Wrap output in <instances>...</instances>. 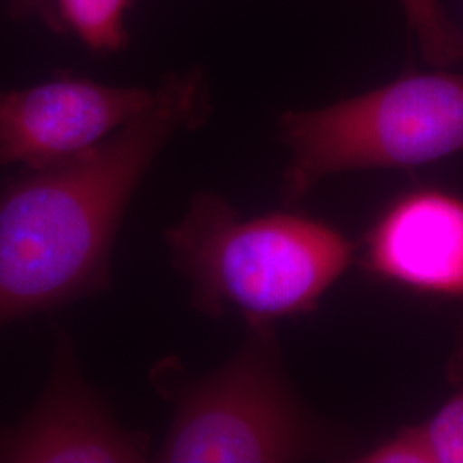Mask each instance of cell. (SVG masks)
I'll use <instances>...</instances> for the list:
<instances>
[{
	"label": "cell",
	"instance_id": "obj_1",
	"mask_svg": "<svg viewBox=\"0 0 463 463\" xmlns=\"http://www.w3.org/2000/svg\"><path fill=\"white\" fill-rule=\"evenodd\" d=\"M208 110L201 72L166 76L148 110L97 146L0 184V330L110 290L137 187L170 139Z\"/></svg>",
	"mask_w": 463,
	"mask_h": 463
},
{
	"label": "cell",
	"instance_id": "obj_2",
	"mask_svg": "<svg viewBox=\"0 0 463 463\" xmlns=\"http://www.w3.org/2000/svg\"><path fill=\"white\" fill-rule=\"evenodd\" d=\"M170 261L206 316L237 313L249 326L273 325L317 306L352 260V244L307 216L241 218L213 193H196L166 229Z\"/></svg>",
	"mask_w": 463,
	"mask_h": 463
},
{
	"label": "cell",
	"instance_id": "obj_3",
	"mask_svg": "<svg viewBox=\"0 0 463 463\" xmlns=\"http://www.w3.org/2000/svg\"><path fill=\"white\" fill-rule=\"evenodd\" d=\"M279 137L290 158L288 201L336 174L438 162L463 153V72L412 74L325 109L285 112Z\"/></svg>",
	"mask_w": 463,
	"mask_h": 463
},
{
	"label": "cell",
	"instance_id": "obj_4",
	"mask_svg": "<svg viewBox=\"0 0 463 463\" xmlns=\"http://www.w3.org/2000/svg\"><path fill=\"white\" fill-rule=\"evenodd\" d=\"M271 330L250 326L237 355L204 376L189 378L174 361L153 369L155 388L174 407L156 462H294L307 455L313 432L281 371Z\"/></svg>",
	"mask_w": 463,
	"mask_h": 463
},
{
	"label": "cell",
	"instance_id": "obj_5",
	"mask_svg": "<svg viewBox=\"0 0 463 463\" xmlns=\"http://www.w3.org/2000/svg\"><path fill=\"white\" fill-rule=\"evenodd\" d=\"M53 359L38 402L14 424L0 426V463H137L148 460V434L124 428L84 378L71 333L53 326Z\"/></svg>",
	"mask_w": 463,
	"mask_h": 463
},
{
	"label": "cell",
	"instance_id": "obj_6",
	"mask_svg": "<svg viewBox=\"0 0 463 463\" xmlns=\"http://www.w3.org/2000/svg\"><path fill=\"white\" fill-rule=\"evenodd\" d=\"M156 88L59 78L0 88V168H42L93 148L155 103Z\"/></svg>",
	"mask_w": 463,
	"mask_h": 463
},
{
	"label": "cell",
	"instance_id": "obj_7",
	"mask_svg": "<svg viewBox=\"0 0 463 463\" xmlns=\"http://www.w3.org/2000/svg\"><path fill=\"white\" fill-rule=\"evenodd\" d=\"M365 261L384 280L463 298V196L422 189L398 199L369 233Z\"/></svg>",
	"mask_w": 463,
	"mask_h": 463
},
{
	"label": "cell",
	"instance_id": "obj_8",
	"mask_svg": "<svg viewBox=\"0 0 463 463\" xmlns=\"http://www.w3.org/2000/svg\"><path fill=\"white\" fill-rule=\"evenodd\" d=\"M67 28L93 52H118L128 43L129 0H53Z\"/></svg>",
	"mask_w": 463,
	"mask_h": 463
},
{
	"label": "cell",
	"instance_id": "obj_9",
	"mask_svg": "<svg viewBox=\"0 0 463 463\" xmlns=\"http://www.w3.org/2000/svg\"><path fill=\"white\" fill-rule=\"evenodd\" d=\"M422 59L448 69L463 59V32L441 0H400Z\"/></svg>",
	"mask_w": 463,
	"mask_h": 463
},
{
	"label": "cell",
	"instance_id": "obj_10",
	"mask_svg": "<svg viewBox=\"0 0 463 463\" xmlns=\"http://www.w3.org/2000/svg\"><path fill=\"white\" fill-rule=\"evenodd\" d=\"M455 371L458 374L457 392L424 424L436 463H463V348Z\"/></svg>",
	"mask_w": 463,
	"mask_h": 463
},
{
	"label": "cell",
	"instance_id": "obj_11",
	"mask_svg": "<svg viewBox=\"0 0 463 463\" xmlns=\"http://www.w3.org/2000/svg\"><path fill=\"white\" fill-rule=\"evenodd\" d=\"M365 463H436L424 426L403 428L363 455Z\"/></svg>",
	"mask_w": 463,
	"mask_h": 463
}]
</instances>
